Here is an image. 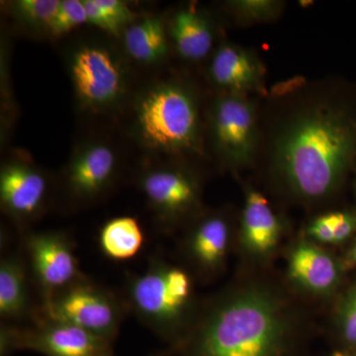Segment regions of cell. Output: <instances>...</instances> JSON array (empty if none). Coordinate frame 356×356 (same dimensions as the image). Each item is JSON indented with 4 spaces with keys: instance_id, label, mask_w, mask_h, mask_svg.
<instances>
[{
    "instance_id": "24",
    "label": "cell",
    "mask_w": 356,
    "mask_h": 356,
    "mask_svg": "<svg viewBox=\"0 0 356 356\" xmlns=\"http://www.w3.org/2000/svg\"><path fill=\"white\" fill-rule=\"evenodd\" d=\"M86 23L88 21L83 0H64L51 23L49 34L53 37L64 36Z\"/></svg>"
},
{
    "instance_id": "20",
    "label": "cell",
    "mask_w": 356,
    "mask_h": 356,
    "mask_svg": "<svg viewBox=\"0 0 356 356\" xmlns=\"http://www.w3.org/2000/svg\"><path fill=\"white\" fill-rule=\"evenodd\" d=\"M145 243V234L139 220L132 216L112 218L99 229L98 245L107 259L130 261L139 254Z\"/></svg>"
},
{
    "instance_id": "7",
    "label": "cell",
    "mask_w": 356,
    "mask_h": 356,
    "mask_svg": "<svg viewBox=\"0 0 356 356\" xmlns=\"http://www.w3.org/2000/svg\"><path fill=\"white\" fill-rule=\"evenodd\" d=\"M69 70L74 93L83 108L105 111L125 95V65L120 56L106 44H79L70 54Z\"/></svg>"
},
{
    "instance_id": "12",
    "label": "cell",
    "mask_w": 356,
    "mask_h": 356,
    "mask_svg": "<svg viewBox=\"0 0 356 356\" xmlns=\"http://www.w3.org/2000/svg\"><path fill=\"white\" fill-rule=\"evenodd\" d=\"M50 184L46 173L28 158L7 161L0 172V202L3 212L19 226L38 220L46 210Z\"/></svg>"
},
{
    "instance_id": "28",
    "label": "cell",
    "mask_w": 356,
    "mask_h": 356,
    "mask_svg": "<svg viewBox=\"0 0 356 356\" xmlns=\"http://www.w3.org/2000/svg\"><path fill=\"white\" fill-rule=\"evenodd\" d=\"M353 259H355V261H356V245L355 248V250H353Z\"/></svg>"
},
{
    "instance_id": "13",
    "label": "cell",
    "mask_w": 356,
    "mask_h": 356,
    "mask_svg": "<svg viewBox=\"0 0 356 356\" xmlns=\"http://www.w3.org/2000/svg\"><path fill=\"white\" fill-rule=\"evenodd\" d=\"M231 241L232 222L226 213H200L192 220L182 248L194 271L210 280L221 273L226 264Z\"/></svg>"
},
{
    "instance_id": "6",
    "label": "cell",
    "mask_w": 356,
    "mask_h": 356,
    "mask_svg": "<svg viewBox=\"0 0 356 356\" xmlns=\"http://www.w3.org/2000/svg\"><path fill=\"white\" fill-rule=\"evenodd\" d=\"M31 350L44 356H115L113 343L76 325L34 316L27 325L2 324L0 355Z\"/></svg>"
},
{
    "instance_id": "2",
    "label": "cell",
    "mask_w": 356,
    "mask_h": 356,
    "mask_svg": "<svg viewBox=\"0 0 356 356\" xmlns=\"http://www.w3.org/2000/svg\"><path fill=\"white\" fill-rule=\"evenodd\" d=\"M294 325L278 293L248 283L198 307L188 329L153 356H291Z\"/></svg>"
},
{
    "instance_id": "1",
    "label": "cell",
    "mask_w": 356,
    "mask_h": 356,
    "mask_svg": "<svg viewBox=\"0 0 356 356\" xmlns=\"http://www.w3.org/2000/svg\"><path fill=\"white\" fill-rule=\"evenodd\" d=\"M275 96L278 107L264 132L267 170L289 197L324 200L356 153V123L324 81L292 84Z\"/></svg>"
},
{
    "instance_id": "3",
    "label": "cell",
    "mask_w": 356,
    "mask_h": 356,
    "mask_svg": "<svg viewBox=\"0 0 356 356\" xmlns=\"http://www.w3.org/2000/svg\"><path fill=\"white\" fill-rule=\"evenodd\" d=\"M123 299L129 312L168 344L188 329L198 309L191 274L159 257H151L143 273L129 274Z\"/></svg>"
},
{
    "instance_id": "4",
    "label": "cell",
    "mask_w": 356,
    "mask_h": 356,
    "mask_svg": "<svg viewBox=\"0 0 356 356\" xmlns=\"http://www.w3.org/2000/svg\"><path fill=\"white\" fill-rule=\"evenodd\" d=\"M134 129L140 144L151 151L198 153L202 132L196 93L182 81L154 84L136 102Z\"/></svg>"
},
{
    "instance_id": "25",
    "label": "cell",
    "mask_w": 356,
    "mask_h": 356,
    "mask_svg": "<svg viewBox=\"0 0 356 356\" xmlns=\"http://www.w3.org/2000/svg\"><path fill=\"white\" fill-rule=\"evenodd\" d=\"M337 325L341 339L350 346H356V288L341 304Z\"/></svg>"
},
{
    "instance_id": "10",
    "label": "cell",
    "mask_w": 356,
    "mask_h": 356,
    "mask_svg": "<svg viewBox=\"0 0 356 356\" xmlns=\"http://www.w3.org/2000/svg\"><path fill=\"white\" fill-rule=\"evenodd\" d=\"M26 261L38 287L42 304L84 276L74 242L62 232H31L23 240Z\"/></svg>"
},
{
    "instance_id": "16",
    "label": "cell",
    "mask_w": 356,
    "mask_h": 356,
    "mask_svg": "<svg viewBox=\"0 0 356 356\" xmlns=\"http://www.w3.org/2000/svg\"><path fill=\"white\" fill-rule=\"evenodd\" d=\"M282 222L261 192L250 188L245 193L238 240L245 254L266 259L277 248Z\"/></svg>"
},
{
    "instance_id": "5",
    "label": "cell",
    "mask_w": 356,
    "mask_h": 356,
    "mask_svg": "<svg viewBox=\"0 0 356 356\" xmlns=\"http://www.w3.org/2000/svg\"><path fill=\"white\" fill-rule=\"evenodd\" d=\"M128 313L123 298L84 275L37 307L34 316L76 325L114 343Z\"/></svg>"
},
{
    "instance_id": "22",
    "label": "cell",
    "mask_w": 356,
    "mask_h": 356,
    "mask_svg": "<svg viewBox=\"0 0 356 356\" xmlns=\"http://www.w3.org/2000/svg\"><path fill=\"white\" fill-rule=\"evenodd\" d=\"M60 3V0H17L10 4V8L20 24L34 31L49 34Z\"/></svg>"
},
{
    "instance_id": "17",
    "label": "cell",
    "mask_w": 356,
    "mask_h": 356,
    "mask_svg": "<svg viewBox=\"0 0 356 356\" xmlns=\"http://www.w3.org/2000/svg\"><path fill=\"white\" fill-rule=\"evenodd\" d=\"M18 252L6 254L0 261V317L2 324L31 322L37 307L32 305L29 290V267Z\"/></svg>"
},
{
    "instance_id": "9",
    "label": "cell",
    "mask_w": 356,
    "mask_h": 356,
    "mask_svg": "<svg viewBox=\"0 0 356 356\" xmlns=\"http://www.w3.org/2000/svg\"><path fill=\"white\" fill-rule=\"evenodd\" d=\"M138 182L163 228L172 229L200 214L202 186L191 170L179 165L152 166L140 173Z\"/></svg>"
},
{
    "instance_id": "19",
    "label": "cell",
    "mask_w": 356,
    "mask_h": 356,
    "mask_svg": "<svg viewBox=\"0 0 356 356\" xmlns=\"http://www.w3.org/2000/svg\"><path fill=\"white\" fill-rule=\"evenodd\" d=\"M168 27L161 18L146 16L136 20L124 31V47L136 62L156 64L168 56Z\"/></svg>"
},
{
    "instance_id": "14",
    "label": "cell",
    "mask_w": 356,
    "mask_h": 356,
    "mask_svg": "<svg viewBox=\"0 0 356 356\" xmlns=\"http://www.w3.org/2000/svg\"><path fill=\"white\" fill-rule=\"evenodd\" d=\"M212 83L224 93L248 95L264 92V67L252 51L234 44H222L213 55L209 67Z\"/></svg>"
},
{
    "instance_id": "26",
    "label": "cell",
    "mask_w": 356,
    "mask_h": 356,
    "mask_svg": "<svg viewBox=\"0 0 356 356\" xmlns=\"http://www.w3.org/2000/svg\"><path fill=\"white\" fill-rule=\"evenodd\" d=\"M337 212L327 213L314 219L307 228V235L313 242L334 243Z\"/></svg>"
},
{
    "instance_id": "18",
    "label": "cell",
    "mask_w": 356,
    "mask_h": 356,
    "mask_svg": "<svg viewBox=\"0 0 356 356\" xmlns=\"http://www.w3.org/2000/svg\"><path fill=\"white\" fill-rule=\"evenodd\" d=\"M168 33L178 55L189 62L207 58L214 44V29L209 19L195 9L184 8L172 16Z\"/></svg>"
},
{
    "instance_id": "21",
    "label": "cell",
    "mask_w": 356,
    "mask_h": 356,
    "mask_svg": "<svg viewBox=\"0 0 356 356\" xmlns=\"http://www.w3.org/2000/svg\"><path fill=\"white\" fill-rule=\"evenodd\" d=\"M89 24L119 36L136 21L129 4L122 0H83Z\"/></svg>"
},
{
    "instance_id": "27",
    "label": "cell",
    "mask_w": 356,
    "mask_h": 356,
    "mask_svg": "<svg viewBox=\"0 0 356 356\" xmlns=\"http://www.w3.org/2000/svg\"><path fill=\"white\" fill-rule=\"evenodd\" d=\"M356 228V219L348 213L337 212L336 228H334V243L348 240Z\"/></svg>"
},
{
    "instance_id": "11",
    "label": "cell",
    "mask_w": 356,
    "mask_h": 356,
    "mask_svg": "<svg viewBox=\"0 0 356 356\" xmlns=\"http://www.w3.org/2000/svg\"><path fill=\"white\" fill-rule=\"evenodd\" d=\"M118 170V154L111 145L88 143L77 149L65 170V195L76 206L99 201L113 186Z\"/></svg>"
},
{
    "instance_id": "15",
    "label": "cell",
    "mask_w": 356,
    "mask_h": 356,
    "mask_svg": "<svg viewBox=\"0 0 356 356\" xmlns=\"http://www.w3.org/2000/svg\"><path fill=\"white\" fill-rule=\"evenodd\" d=\"M288 277L300 290L315 296H327L341 280L334 257L310 241H299L288 255Z\"/></svg>"
},
{
    "instance_id": "23",
    "label": "cell",
    "mask_w": 356,
    "mask_h": 356,
    "mask_svg": "<svg viewBox=\"0 0 356 356\" xmlns=\"http://www.w3.org/2000/svg\"><path fill=\"white\" fill-rule=\"evenodd\" d=\"M227 6L236 19L248 24L274 20L282 13V2L273 0H235Z\"/></svg>"
},
{
    "instance_id": "8",
    "label": "cell",
    "mask_w": 356,
    "mask_h": 356,
    "mask_svg": "<svg viewBox=\"0 0 356 356\" xmlns=\"http://www.w3.org/2000/svg\"><path fill=\"white\" fill-rule=\"evenodd\" d=\"M213 149L225 165L234 170L254 163L261 143L259 118L247 95L224 93L210 109Z\"/></svg>"
}]
</instances>
